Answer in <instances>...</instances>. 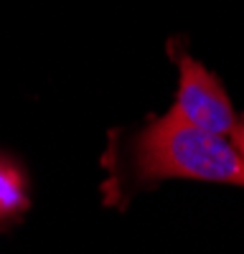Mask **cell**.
Returning a JSON list of instances; mask_svg holds the SVG:
<instances>
[{
  "instance_id": "obj_2",
  "label": "cell",
  "mask_w": 244,
  "mask_h": 254,
  "mask_svg": "<svg viewBox=\"0 0 244 254\" xmlns=\"http://www.w3.org/2000/svg\"><path fill=\"white\" fill-rule=\"evenodd\" d=\"M173 56L178 64V89L171 115L201 132L227 140L244 155V115L234 110L221 81L188 51H173Z\"/></svg>"
},
{
  "instance_id": "obj_3",
  "label": "cell",
  "mask_w": 244,
  "mask_h": 254,
  "mask_svg": "<svg viewBox=\"0 0 244 254\" xmlns=\"http://www.w3.org/2000/svg\"><path fill=\"white\" fill-rule=\"evenodd\" d=\"M23 206H26V181L13 163L0 158V214H13Z\"/></svg>"
},
{
  "instance_id": "obj_1",
  "label": "cell",
  "mask_w": 244,
  "mask_h": 254,
  "mask_svg": "<svg viewBox=\"0 0 244 254\" xmlns=\"http://www.w3.org/2000/svg\"><path fill=\"white\" fill-rule=\"evenodd\" d=\"M132 173L137 181L186 178L244 186V155L227 140L166 112L135 137Z\"/></svg>"
}]
</instances>
